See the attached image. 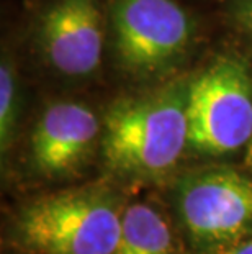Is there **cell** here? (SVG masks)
I'll return each mask as SVG.
<instances>
[{"label":"cell","instance_id":"8","mask_svg":"<svg viewBox=\"0 0 252 254\" xmlns=\"http://www.w3.org/2000/svg\"><path fill=\"white\" fill-rule=\"evenodd\" d=\"M172 235L157 210L133 203L121 215L120 240L113 254H170Z\"/></svg>","mask_w":252,"mask_h":254},{"label":"cell","instance_id":"1","mask_svg":"<svg viewBox=\"0 0 252 254\" xmlns=\"http://www.w3.org/2000/svg\"><path fill=\"white\" fill-rule=\"evenodd\" d=\"M190 79H179L152 92L123 97L103 118L105 163L126 177L164 176L189 146Z\"/></svg>","mask_w":252,"mask_h":254},{"label":"cell","instance_id":"9","mask_svg":"<svg viewBox=\"0 0 252 254\" xmlns=\"http://www.w3.org/2000/svg\"><path fill=\"white\" fill-rule=\"evenodd\" d=\"M20 113V92L17 74L10 58H2L0 66V143L2 151L8 149L12 144L15 127H17Z\"/></svg>","mask_w":252,"mask_h":254},{"label":"cell","instance_id":"5","mask_svg":"<svg viewBox=\"0 0 252 254\" xmlns=\"http://www.w3.org/2000/svg\"><path fill=\"white\" fill-rule=\"evenodd\" d=\"M177 207L198 243L224 246L252 230V181L233 167H210L180 181Z\"/></svg>","mask_w":252,"mask_h":254},{"label":"cell","instance_id":"11","mask_svg":"<svg viewBox=\"0 0 252 254\" xmlns=\"http://www.w3.org/2000/svg\"><path fill=\"white\" fill-rule=\"evenodd\" d=\"M208 254H252V240L248 241H234L229 245L218 246L216 251Z\"/></svg>","mask_w":252,"mask_h":254},{"label":"cell","instance_id":"12","mask_svg":"<svg viewBox=\"0 0 252 254\" xmlns=\"http://www.w3.org/2000/svg\"><path fill=\"white\" fill-rule=\"evenodd\" d=\"M246 166H248L249 171L252 172V138L249 139V143L246 144Z\"/></svg>","mask_w":252,"mask_h":254},{"label":"cell","instance_id":"4","mask_svg":"<svg viewBox=\"0 0 252 254\" xmlns=\"http://www.w3.org/2000/svg\"><path fill=\"white\" fill-rule=\"evenodd\" d=\"M110 28L118 66L136 79L172 71L195 36L194 21L175 0H111Z\"/></svg>","mask_w":252,"mask_h":254},{"label":"cell","instance_id":"10","mask_svg":"<svg viewBox=\"0 0 252 254\" xmlns=\"http://www.w3.org/2000/svg\"><path fill=\"white\" fill-rule=\"evenodd\" d=\"M233 17L239 28L252 38V0H236L233 5Z\"/></svg>","mask_w":252,"mask_h":254},{"label":"cell","instance_id":"6","mask_svg":"<svg viewBox=\"0 0 252 254\" xmlns=\"http://www.w3.org/2000/svg\"><path fill=\"white\" fill-rule=\"evenodd\" d=\"M103 38V20L95 0H56L38 23L41 56L69 79H85L100 67Z\"/></svg>","mask_w":252,"mask_h":254},{"label":"cell","instance_id":"3","mask_svg":"<svg viewBox=\"0 0 252 254\" xmlns=\"http://www.w3.org/2000/svg\"><path fill=\"white\" fill-rule=\"evenodd\" d=\"M189 148L228 154L252 138V75L234 56H218L189 87Z\"/></svg>","mask_w":252,"mask_h":254},{"label":"cell","instance_id":"7","mask_svg":"<svg viewBox=\"0 0 252 254\" xmlns=\"http://www.w3.org/2000/svg\"><path fill=\"white\" fill-rule=\"evenodd\" d=\"M100 133L97 115L85 104L57 100L40 115L30 138V156L46 176L76 171L92 153Z\"/></svg>","mask_w":252,"mask_h":254},{"label":"cell","instance_id":"2","mask_svg":"<svg viewBox=\"0 0 252 254\" xmlns=\"http://www.w3.org/2000/svg\"><path fill=\"white\" fill-rule=\"evenodd\" d=\"M120 228L113 200L95 189L41 197L18 218L23 243L45 254H113Z\"/></svg>","mask_w":252,"mask_h":254}]
</instances>
